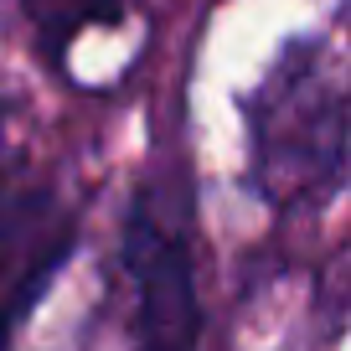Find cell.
Returning a JSON list of instances; mask_svg holds the SVG:
<instances>
[{"mask_svg":"<svg viewBox=\"0 0 351 351\" xmlns=\"http://www.w3.org/2000/svg\"><path fill=\"white\" fill-rule=\"evenodd\" d=\"M248 176L269 207H320L346 176V88L320 42H289L243 104Z\"/></svg>","mask_w":351,"mask_h":351,"instance_id":"6da1fadb","label":"cell"},{"mask_svg":"<svg viewBox=\"0 0 351 351\" xmlns=\"http://www.w3.org/2000/svg\"><path fill=\"white\" fill-rule=\"evenodd\" d=\"M119 263L134 285V351H197L202 300L191 269V176L181 165L140 176Z\"/></svg>","mask_w":351,"mask_h":351,"instance_id":"7a4b0ae2","label":"cell"},{"mask_svg":"<svg viewBox=\"0 0 351 351\" xmlns=\"http://www.w3.org/2000/svg\"><path fill=\"white\" fill-rule=\"evenodd\" d=\"M73 253L77 212L57 186L36 181L0 197V351H11Z\"/></svg>","mask_w":351,"mask_h":351,"instance_id":"3957f363","label":"cell"},{"mask_svg":"<svg viewBox=\"0 0 351 351\" xmlns=\"http://www.w3.org/2000/svg\"><path fill=\"white\" fill-rule=\"evenodd\" d=\"M26 26L36 32L42 52L62 62V52L88 32V26H119L124 0H21Z\"/></svg>","mask_w":351,"mask_h":351,"instance_id":"277c9868","label":"cell"},{"mask_svg":"<svg viewBox=\"0 0 351 351\" xmlns=\"http://www.w3.org/2000/svg\"><path fill=\"white\" fill-rule=\"evenodd\" d=\"M5 155H11V150H5V119H0V176H5V165H11Z\"/></svg>","mask_w":351,"mask_h":351,"instance_id":"5b68a950","label":"cell"}]
</instances>
